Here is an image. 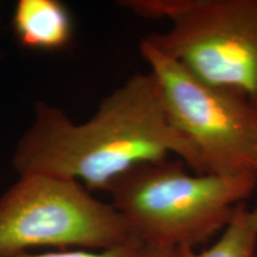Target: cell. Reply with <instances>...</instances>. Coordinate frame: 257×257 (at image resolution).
Returning a JSON list of instances; mask_svg holds the SVG:
<instances>
[{
  "mask_svg": "<svg viewBox=\"0 0 257 257\" xmlns=\"http://www.w3.org/2000/svg\"><path fill=\"white\" fill-rule=\"evenodd\" d=\"M120 6L168 30L144 37L210 85L242 93L257 107V0H125Z\"/></svg>",
  "mask_w": 257,
  "mask_h": 257,
  "instance_id": "3957f363",
  "label": "cell"
},
{
  "mask_svg": "<svg viewBox=\"0 0 257 257\" xmlns=\"http://www.w3.org/2000/svg\"><path fill=\"white\" fill-rule=\"evenodd\" d=\"M140 257H176V249L163 245H147L144 244Z\"/></svg>",
  "mask_w": 257,
  "mask_h": 257,
  "instance_id": "9c48e42d",
  "label": "cell"
},
{
  "mask_svg": "<svg viewBox=\"0 0 257 257\" xmlns=\"http://www.w3.org/2000/svg\"><path fill=\"white\" fill-rule=\"evenodd\" d=\"M169 157L204 174L197 150L170 123L159 83L148 72L108 93L85 123L38 101L12 162L18 176H57L94 192L106 191L135 167Z\"/></svg>",
  "mask_w": 257,
  "mask_h": 257,
  "instance_id": "6da1fadb",
  "label": "cell"
},
{
  "mask_svg": "<svg viewBox=\"0 0 257 257\" xmlns=\"http://www.w3.org/2000/svg\"><path fill=\"white\" fill-rule=\"evenodd\" d=\"M143 248L144 244L140 239L134 238L123 245L105 250L62 249L40 253L27 252L18 257H140Z\"/></svg>",
  "mask_w": 257,
  "mask_h": 257,
  "instance_id": "ba28073f",
  "label": "cell"
},
{
  "mask_svg": "<svg viewBox=\"0 0 257 257\" xmlns=\"http://www.w3.org/2000/svg\"><path fill=\"white\" fill-rule=\"evenodd\" d=\"M185 166L176 157L143 163L105 191L143 244L195 248L221 232L257 189V174H198Z\"/></svg>",
  "mask_w": 257,
  "mask_h": 257,
  "instance_id": "7a4b0ae2",
  "label": "cell"
},
{
  "mask_svg": "<svg viewBox=\"0 0 257 257\" xmlns=\"http://www.w3.org/2000/svg\"><path fill=\"white\" fill-rule=\"evenodd\" d=\"M168 118L192 143L204 174H257V107L242 93L210 85L141 42Z\"/></svg>",
  "mask_w": 257,
  "mask_h": 257,
  "instance_id": "5b68a950",
  "label": "cell"
},
{
  "mask_svg": "<svg viewBox=\"0 0 257 257\" xmlns=\"http://www.w3.org/2000/svg\"><path fill=\"white\" fill-rule=\"evenodd\" d=\"M256 257H257V256H256Z\"/></svg>",
  "mask_w": 257,
  "mask_h": 257,
  "instance_id": "8fae6325",
  "label": "cell"
},
{
  "mask_svg": "<svg viewBox=\"0 0 257 257\" xmlns=\"http://www.w3.org/2000/svg\"><path fill=\"white\" fill-rule=\"evenodd\" d=\"M251 214H252V219L255 221V225L257 227V202H256V206L251 210Z\"/></svg>",
  "mask_w": 257,
  "mask_h": 257,
  "instance_id": "30bf717a",
  "label": "cell"
},
{
  "mask_svg": "<svg viewBox=\"0 0 257 257\" xmlns=\"http://www.w3.org/2000/svg\"><path fill=\"white\" fill-rule=\"evenodd\" d=\"M256 250L257 227L251 210L245 204H240L219 238L210 248L197 251L192 246H184L176 249V257H256Z\"/></svg>",
  "mask_w": 257,
  "mask_h": 257,
  "instance_id": "52a82bcc",
  "label": "cell"
},
{
  "mask_svg": "<svg viewBox=\"0 0 257 257\" xmlns=\"http://www.w3.org/2000/svg\"><path fill=\"white\" fill-rule=\"evenodd\" d=\"M134 238L111 202L73 180L19 175L0 197V257L37 248L105 250Z\"/></svg>",
  "mask_w": 257,
  "mask_h": 257,
  "instance_id": "277c9868",
  "label": "cell"
},
{
  "mask_svg": "<svg viewBox=\"0 0 257 257\" xmlns=\"http://www.w3.org/2000/svg\"><path fill=\"white\" fill-rule=\"evenodd\" d=\"M12 24L19 43L30 49L59 50L72 41V16L59 0H19Z\"/></svg>",
  "mask_w": 257,
  "mask_h": 257,
  "instance_id": "8992f818",
  "label": "cell"
}]
</instances>
